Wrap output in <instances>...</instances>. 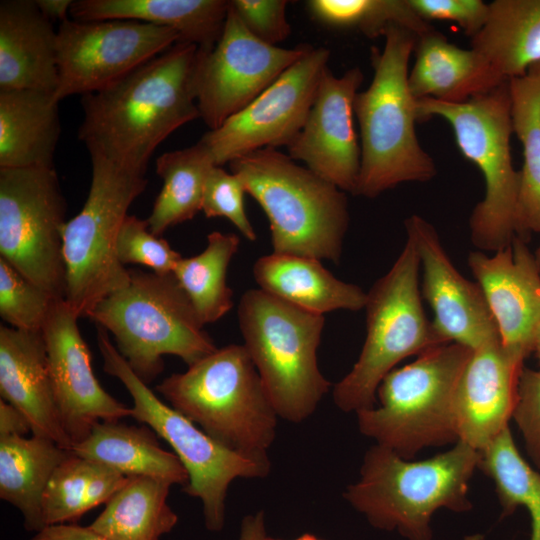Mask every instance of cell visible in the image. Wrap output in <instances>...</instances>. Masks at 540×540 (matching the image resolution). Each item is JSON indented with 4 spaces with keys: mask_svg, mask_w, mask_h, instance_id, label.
I'll use <instances>...</instances> for the list:
<instances>
[{
    "mask_svg": "<svg viewBox=\"0 0 540 540\" xmlns=\"http://www.w3.org/2000/svg\"><path fill=\"white\" fill-rule=\"evenodd\" d=\"M409 3L424 21L454 22L471 38L482 29L489 12V4L482 0H409Z\"/></svg>",
    "mask_w": 540,
    "mask_h": 540,
    "instance_id": "obj_43",
    "label": "cell"
},
{
    "mask_svg": "<svg viewBox=\"0 0 540 540\" xmlns=\"http://www.w3.org/2000/svg\"><path fill=\"white\" fill-rule=\"evenodd\" d=\"M270 540H284V539H277V538H271L270 537ZM292 540H321V539H319L318 537H316V536H314L312 534L307 533V534H303V535H301V536H299V537H297L295 539H292Z\"/></svg>",
    "mask_w": 540,
    "mask_h": 540,
    "instance_id": "obj_48",
    "label": "cell"
},
{
    "mask_svg": "<svg viewBox=\"0 0 540 540\" xmlns=\"http://www.w3.org/2000/svg\"><path fill=\"white\" fill-rule=\"evenodd\" d=\"M89 193L81 211L63 228L65 302L80 317L128 285L129 270L116 255L120 229L133 201L145 190L146 174L90 157Z\"/></svg>",
    "mask_w": 540,
    "mask_h": 540,
    "instance_id": "obj_12",
    "label": "cell"
},
{
    "mask_svg": "<svg viewBox=\"0 0 540 540\" xmlns=\"http://www.w3.org/2000/svg\"><path fill=\"white\" fill-rule=\"evenodd\" d=\"M171 483L152 477H127L89 525L111 540H159L178 522L167 503Z\"/></svg>",
    "mask_w": 540,
    "mask_h": 540,
    "instance_id": "obj_31",
    "label": "cell"
},
{
    "mask_svg": "<svg viewBox=\"0 0 540 540\" xmlns=\"http://www.w3.org/2000/svg\"><path fill=\"white\" fill-rule=\"evenodd\" d=\"M116 255L122 265L140 264L157 274L173 273L182 258L166 239L153 234L147 220L128 215L116 242Z\"/></svg>",
    "mask_w": 540,
    "mask_h": 540,
    "instance_id": "obj_39",
    "label": "cell"
},
{
    "mask_svg": "<svg viewBox=\"0 0 540 540\" xmlns=\"http://www.w3.org/2000/svg\"><path fill=\"white\" fill-rule=\"evenodd\" d=\"M468 265L481 287L505 351L523 363L540 330V269L527 241L515 237L494 253L471 252Z\"/></svg>",
    "mask_w": 540,
    "mask_h": 540,
    "instance_id": "obj_20",
    "label": "cell"
},
{
    "mask_svg": "<svg viewBox=\"0 0 540 540\" xmlns=\"http://www.w3.org/2000/svg\"><path fill=\"white\" fill-rule=\"evenodd\" d=\"M42 14L51 22L60 23L68 20V14L72 2L71 0H36L35 1Z\"/></svg>",
    "mask_w": 540,
    "mask_h": 540,
    "instance_id": "obj_47",
    "label": "cell"
},
{
    "mask_svg": "<svg viewBox=\"0 0 540 540\" xmlns=\"http://www.w3.org/2000/svg\"><path fill=\"white\" fill-rule=\"evenodd\" d=\"M417 37L394 25L384 35L383 49L371 48L373 78L354 100L361 137V168L354 195L375 198L401 183L430 181L437 173L416 134L417 99L408 83Z\"/></svg>",
    "mask_w": 540,
    "mask_h": 540,
    "instance_id": "obj_2",
    "label": "cell"
},
{
    "mask_svg": "<svg viewBox=\"0 0 540 540\" xmlns=\"http://www.w3.org/2000/svg\"><path fill=\"white\" fill-rule=\"evenodd\" d=\"M32 432L26 417L14 406L0 399V437L25 436Z\"/></svg>",
    "mask_w": 540,
    "mask_h": 540,
    "instance_id": "obj_45",
    "label": "cell"
},
{
    "mask_svg": "<svg viewBox=\"0 0 540 540\" xmlns=\"http://www.w3.org/2000/svg\"><path fill=\"white\" fill-rule=\"evenodd\" d=\"M478 52L503 81L524 76L540 63V0H495L487 20L471 38Z\"/></svg>",
    "mask_w": 540,
    "mask_h": 540,
    "instance_id": "obj_29",
    "label": "cell"
},
{
    "mask_svg": "<svg viewBox=\"0 0 540 540\" xmlns=\"http://www.w3.org/2000/svg\"><path fill=\"white\" fill-rule=\"evenodd\" d=\"M416 111L420 122L435 116L445 119L461 154L483 174L484 198L469 219L472 243L493 252L509 246L517 236L520 172L512 162L508 82L464 103L417 99Z\"/></svg>",
    "mask_w": 540,
    "mask_h": 540,
    "instance_id": "obj_9",
    "label": "cell"
},
{
    "mask_svg": "<svg viewBox=\"0 0 540 540\" xmlns=\"http://www.w3.org/2000/svg\"><path fill=\"white\" fill-rule=\"evenodd\" d=\"M512 418L523 436L528 456L540 471V370L523 367Z\"/></svg>",
    "mask_w": 540,
    "mask_h": 540,
    "instance_id": "obj_42",
    "label": "cell"
},
{
    "mask_svg": "<svg viewBox=\"0 0 540 540\" xmlns=\"http://www.w3.org/2000/svg\"><path fill=\"white\" fill-rule=\"evenodd\" d=\"M306 7L310 15L322 24L353 29L368 38L384 37L394 25L404 27L417 36L434 29L417 15L409 0H309Z\"/></svg>",
    "mask_w": 540,
    "mask_h": 540,
    "instance_id": "obj_37",
    "label": "cell"
},
{
    "mask_svg": "<svg viewBox=\"0 0 540 540\" xmlns=\"http://www.w3.org/2000/svg\"><path fill=\"white\" fill-rule=\"evenodd\" d=\"M228 9L226 0H76L70 15L80 21L123 19L171 28L179 42L208 52L221 37Z\"/></svg>",
    "mask_w": 540,
    "mask_h": 540,
    "instance_id": "obj_26",
    "label": "cell"
},
{
    "mask_svg": "<svg viewBox=\"0 0 540 540\" xmlns=\"http://www.w3.org/2000/svg\"><path fill=\"white\" fill-rule=\"evenodd\" d=\"M513 133L523 148L517 202V237L540 233V63L508 81Z\"/></svg>",
    "mask_w": 540,
    "mask_h": 540,
    "instance_id": "obj_32",
    "label": "cell"
},
{
    "mask_svg": "<svg viewBox=\"0 0 540 540\" xmlns=\"http://www.w3.org/2000/svg\"><path fill=\"white\" fill-rule=\"evenodd\" d=\"M408 83L416 99L464 103L503 82L472 48L463 49L433 29L417 37Z\"/></svg>",
    "mask_w": 540,
    "mask_h": 540,
    "instance_id": "obj_24",
    "label": "cell"
},
{
    "mask_svg": "<svg viewBox=\"0 0 540 540\" xmlns=\"http://www.w3.org/2000/svg\"><path fill=\"white\" fill-rule=\"evenodd\" d=\"M229 165L266 214L274 253L340 261L349 226L344 191L276 148Z\"/></svg>",
    "mask_w": 540,
    "mask_h": 540,
    "instance_id": "obj_4",
    "label": "cell"
},
{
    "mask_svg": "<svg viewBox=\"0 0 540 540\" xmlns=\"http://www.w3.org/2000/svg\"><path fill=\"white\" fill-rule=\"evenodd\" d=\"M97 342L104 371L117 378L133 400L131 417L147 425L171 446L188 474L183 491L201 500L205 527L212 532L221 531L229 485L237 478L265 477L270 472L268 456L249 455L220 444L162 402L130 368L110 341L108 332L99 326Z\"/></svg>",
    "mask_w": 540,
    "mask_h": 540,
    "instance_id": "obj_11",
    "label": "cell"
},
{
    "mask_svg": "<svg viewBox=\"0 0 540 540\" xmlns=\"http://www.w3.org/2000/svg\"><path fill=\"white\" fill-rule=\"evenodd\" d=\"M59 100L39 90H0V168H54Z\"/></svg>",
    "mask_w": 540,
    "mask_h": 540,
    "instance_id": "obj_27",
    "label": "cell"
},
{
    "mask_svg": "<svg viewBox=\"0 0 540 540\" xmlns=\"http://www.w3.org/2000/svg\"><path fill=\"white\" fill-rule=\"evenodd\" d=\"M253 276L263 291L315 314L359 311L366 303L362 288L336 278L312 257L273 252L256 260Z\"/></svg>",
    "mask_w": 540,
    "mask_h": 540,
    "instance_id": "obj_25",
    "label": "cell"
},
{
    "mask_svg": "<svg viewBox=\"0 0 540 540\" xmlns=\"http://www.w3.org/2000/svg\"><path fill=\"white\" fill-rule=\"evenodd\" d=\"M156 390L220 444L267 456L279 416L244 345L217 348Z\"/></svg>",
    "mask_w": 540,
    "mask_h": 540,
    "instance_id": "obj_5",
    "label": "cell"
},
{
    "mask_svg": "<svg viewBox=\"0 0 540 540\" xmlns=\"http://www.w3.org/2000/svg\"><path fill=\"white\" fill-rule=\"evenodd\" d=\"M66 200L54 168H0V257L65 300Z\"/></svg>",
    "mask_w": 540,
    "mask_h": 540,
    "instance_id": "obj_13",
    "label": "cell"
},
{
    "mask_svg": "<svg viewBox=\"0 0 540 540\" xmlns=\"http://www.w3.org/2000/svg\"><path fill=\"white\" fill-rule=\"evenodd\" d=\"M237 314L243 345L278 416L293 423L307 419L331 385L317 361L324 315L260 288L243 293Z\"/></svg>",
    "mask_w": 540,
    "mask_h": 540,
    "instance_id": "obj_7",
    "label": "cell"
},
{
    "mask_svg": "<svg viewBox=\"0 0 540 540\" xmlns=\"http://www.w3.org/2000/svg\"><path fill=\"white\" fill-rule=\"evenodd\" d=\"M70 450L125 477H152L183 487L188 482L187 471L179 458L163 449L156 433L145 426L128 425L121 420L102 421Z\"/></svg>",
    "mask_w": 540,
    "mask_h": 540,
    "instance_id": "obj_28",
    "label": "cell"
},
{
    "mask_svg": "<svg viewBox=\"0 0 540 540\" xmlns=\"http://www.w3.org/2000/svg\"><path fill=\"white\" fill-rule=\"evenodd\" d=\"M214 166L201 141L157 158L156 172L163 186L146 219L153 234L161 236L168 228L193 219L201 211L205 182Z\"/></svg>",
    "mask_w": 540,
    "mask_h": 540,
    "instance_id": "obj_34",
    "label": "cell"
},
{
    "mask_svg": "<svg viewBox=\"0 0 540 540\" xmlns=\"http://www.w3.org/2000/svg\"><path fill=\"white\" fill-rule=\"evenodd\" d=\"M180 41L178 32L149 23L68 19L57 30L59 101L102 90Z\"/></svg>",
    "mask_w": 540,
    "mask_h": 540,
    "instance_id": "obj_14",
    "label": "cell"
},
{
    "mask_svg": "<svg viewBox=\"0 0 540 540\" xmlns=\"http://www.w3.org/2000/svg\"><path fill=\"white\" fill-rule=\"evenodd\" d=\"M523 367L500 339L472 351L454 397L458 441L481 451L509 427Z\"/></svg>",
    "mask_w": 540,
    "mask_h": 540,
    "instance_id": "obj_21",
    "label": "cell"
},
{
    "mask_svg": "<svg viewBox=\"0 0 540 540\" xmlns=\"http://www.w3.org/2000/svg\"><path fill=\"white\" fill-rule=\"evenodd\" d=\"M472 351L451 342L390 371L377 390L379 405L356 413L360 432L407 460L458 442L454 397Z\"/></svg>",
    "mask_w": 540,
    "mask_h": 540,
    "instance_id": "obj_8",
    "label": "cell"
},
{
    "mask_svg": "<svg viewBox=\"0 0 540 540\" xmlns=\"http://www.w3.org/2000/svg\"><path fill=\"white\" fill-rule=\"evenodd\" d=\"M199 57L197 45L177 42L108 87L83 95L78 138L90 157L146 174L157 146L200 117Z\"/></svg>",
    "mask_w": 540,
    "mask_h": 540,
    "instance_id": "obj_1",
    "label": "cell"
},
{
    "mask_svg": "<svg viewBox=\"0 0 540 540\" xmlns=\"http://www.w3.org/2000/svg\"><path fill=\"white\" fill-rule=\"evenodd\" d=\"M310 45L292 49L266 44L253 36L230 5L220 39L200 50L196 73L200 118L210 130L244 109L300 60Z\"/></svg>",
    "mask_w": 540,
    "mask_h": 540,
    "instance_id": "obj_15",
    "label": "cell"
},
{
    "mask_svg": "<svg viewBox=\"0 0 540 540\" xmlns=\"http://www.w3.org/2000/svg\"><path fill=\"white\" fill-rule=\"evenodd\" d=\"M534 255H535V259H536L537 265H538V267H539V269H540V244H539V246H538L536 252L534 253Z\"/></svg>",
    "mask_w": 540,
    "mask_h": 540,
    "instance_id": "obj_50",
    "label": "cell"
},
{
    "mask_svg": "<svg viewBox=\"0 0 540 540\" xmlns=\"http://www.w3.org/2000/svg\"><path fill=\"white\" fill-rule=\"evenodd\" d=\"M533 352L536 354L538 360H539V363H540V330L537 334V337H536V340H535V345H534V350Z\"/></svg>",
    "mask_w": 540,
    "mask_h": 540,
    "instance_id": "obj_49",
    "label": "cell"
},
{
    "mask_svg": "<svg viewBox=\"0 0 540 540\" xmlns=\"http://www.w3.org/2000/svg\"><path fill=\"white\" fill-rule=\"evenodd\" d=\"M364 79L359 67L335 76L324 72L307 120L287 147L294 161L354 195L361 168V146L354 128V100Z\"/></svg>",
    "mask_w": 540,
    "mask_h": 540,
    "instance_id": "obj_18",
    "label": "cell"
},
{
    "mask_svg": "<svg viewBox=\"0 0 540 540\" xmlns=\"http://www.w3.org/2000/svg\"><path fill=\"white\" fill-rule=\"evenodd\" d=\"M0 395L26 417L32 435L71 449L55 403L42 330L0 326Z\"/></svg>",
    "mask_w": 540,
    "mask_h": 540,
    "instance_id": "obj_22",
    "label": "cell"
},
{
    "mask_svg": "<svg viewBox=\"0 0 540 540\" xmlns=\"http://www.w3.org/2000/svg\"><path fill=\"white\" fill-rule=\"evenodd\" d=\"M419 269L416 245L407 236L390 270L367 292L361 353L351 371L333 388V400L340 410L357 413L376 406L378 387L396 364L447 344L424 312Z\"/></svg>",
    "mask_w": 540,
    "mask_h": 540,
    "instance_id": "obj_10",
    "label": "cell"
},
{
    "mask_svg": "<svg viewBox=\"0 0 540 540\" xmlns=\"http://www.w3.org/2000/svg\"><path fill=\"white\" fill-rule=\"evenodd\" d=\"M478 468L494 482L502 515L518 506L531 519L530 540H540V471L534 470L519 453L509 427L479 451Z\"/></svg>",
    "mask_w": 540,
    "mask_h": 540,
    "instance_id": "obj_36",
    "label": "cell"
},
{
    "mask_svg": "<svg viewBox=\"0 0 540 540\" xmlns=\"http://www.w3.org/2000/svg\"><path fill=\"white\" fill-rule=\"evenodd\" d=\"M70 451L35 435L0 437V498L21 512L26 530L38 532L45 527L43 494Z\"/></svg>",
    "mask_w": 540,
    "mask_h": 540,
    "instance_id": "obj_30",
    "label": "cell"
},
{
    "mask_svg": "<svg viewBox=\"0 0 540 540\" xmlns=\"http://www.w3.org/2000/svg\"><path fill=\"white\" fill-rule=\"evenodd\" d=\"M404 225L418 251L423 274L421 295L434 312L432 324L440 337L471 350L499 340L481 287L454 267L434 226L417 214L408 217Z\"/></svg>",
    "mask_w": 540,
    "mask_h": 540,
    "instance_id": "obj_19",
    "label": "cell"
},
{
    "mask_svg": "<svg viewBox=\"0 0 540 540\" xmlns=\"http://www.w3.org/2000/svg\"><path fill=\"white\" fill-rule=\"evenodd\" d=\"M244 186L237 175L214 166L206 179L201 210L207 218L224 217L248 240L257 237L244 207Z\"/></svg>",
    "mask_w": 540,
    "mask_h": 540,
    "instance_id": "obj_40",
    "label": "cell"
},
{
    "mask_svg": "<svg viewBox=\"0 0 540 540\" xmlns=\"http://www.w3.org/2000/svg\"><path fill=\"white\" fill-rule=\"evenodd\" d=\"M479 460V451L461 441L414 462L375 444L364 455L359 480L343 495L374 528L397 531L406 540H433L436 511L472 508L468 487Z\"/></svg>",
    "mask_w": 540,
    "mask_h": 540,
    "instance_id": "obj_3",
    "label": "cell"
},
{
    "mask_svg": "<svg viewBox=\"0 0 540 540\" xmlns=\"http://www.w3.org/2000/svg\"><path fill=\"white\" fill-rule=\"evenodd\" d=\"M239 245L236 234L214 231L201 253L182 257L173 271L203 325L218 321L233 307V291L226 278Z\"/></svg>",
    "mask_w": 540,
    "mask_h": 540,
    "instance_id": "obj_35",
    "label": "cell"
},
{
    "mask_svg": "<svg viewBox=\"0 0 540 540\" xmlns=\"http://www.w3.org/2000/svg\"><path fill=\"white\" fill-rule=\"evenodd\" d=\"M286 0H231L230 5L247 30L260 41L277 46L288 38L291 26Z\"/></svg>",
    "mask_w": 540,
    "mask_h": 540,
    "instance_id": "obj_41",
    "label": "cell"
},
{
    "mask_svg": "<svg viewBox=\"0 0 540 540\" xmlns=\"http://www.w3.org/2000/svg\"><path fill=\"white\" fill-rule=\"evenodd\" d=\"M29 540H111L89 526L58 524L45 526Z\"/></svg>",
    "mask_w": 540,
    "mask_h": 540,
    "instance_id": "obj_44",
    "label": "cell"
},
{
    "mask_svg": "<svg viewBox=\"0 0 540 540\" xmlns=\"http://www.w3.org/2000/svg\"><path fill=\"white\" fill-rule=\"evenodd\" d=\"M55 301L0 257V315L9 326L42 330Z\"/></svg>",
    "mask_w": 540,
    "mask_h": 540,
    "instance_id": "obj_38",
    "label": "cell"
},
{
    "mask_svg": "<svg viewBox=\"0 0 540 540\" xmlns=\"http://www.w3.org/2000/svg\"><path fill=\"white\" fill-rule=\"evenodd\" d=\"M127 286L99 302L87 318L110 332L115 346L146 384L164 370V355L188 366L217 347L173 273L129 270Z\"/></svg>",
    "mask_w": 540,
    "mask_h": 540,
    "instance_id": "obj_6",
    "label": "cell"
},
{
    "mask_svg": "<svg viewBox=\"0 0 540 540\" xmlns=\"http://www.w3.org/2000/svg\"><path fill=\"white\" fill-rule=\"evenodd\" d=\"M57 31L35 1L0 2V90L56 93Z\"/></svg>",
    "mask_w": 540,
    "mask_h": 540,
    "instance_id": "obj_23",
    "label": "cell"
},
{
    "mask_svg": "<svg viewBox=\"0 0 540 540\" xmlns=\"http://www.w3.org/2000/svg\"><path fill=\"white\" fill-rule=\"evenodd\" d=\"M237 540H270L266 532L263 511H258L243 518Z\"/></svg>",
    "mask_w": 540,
    "mask_h": 540,
    "instance_id": "obj_46",
    "label": "cell"
},
{
    "mask_svg": "<svg viewBox=\"0 0 540 540\" xmlns=\"http://www.w3.org/2000/svg\"><path fill=\"white\" fill-rule=\"evenodd\" d=\"M330 50L311 49L289 67L271 86L201 141L216 166L262 148L288 147L303 128Z\"/></svg>",
    "mask_w": 540,
    "mask_h": 540,
    "instance_id": "obj_16",
    "label": "cell"
},
{
    "mask_svg": "<svg viewBox=\"0 0 540 540\" xmlns=\"http://www.w3.org/2000/svg\"><path fill=\"white\" fill-rule=\"evenodd\" d=\"M127 477L72 451L57 466L45 488V526L74 524L91 509L106 504Z\"/></svg>",
    "mask_w": 540,
    "mask_h": 540,
    "instance_id": "obj_33",
    "label": "cell"
},
{
    "mask_svg": "<svg viewBox=\"0 0 540 540\" xmlns=\"http://www.w3.org/2000/svg\"><path fill=\"white\" fill-rule=\"evenodd\" d=\"M77 319L65 300H57L42 328L55 403L71 448L97 423L131 417V408L111 396L96 378Z\"/></svg>",
    "mask_w": 540,
    "mask_h": 540,
    "instance_id": "obj_17",
    "label": "cell"
}]
</instances>
